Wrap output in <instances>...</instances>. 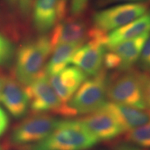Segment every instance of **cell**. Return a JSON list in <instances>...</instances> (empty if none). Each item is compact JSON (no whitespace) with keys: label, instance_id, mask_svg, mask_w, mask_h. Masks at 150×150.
Returning <instances> with one entry per match:
<instances>
[{"label":"cell","instance_id":"1","mask_svg":"<svg viewBox=\"0 0 150 150\" xmlns=\"http://www.w3.org/2000/svg\"><path fill=\"white\" fill-rule=\"evenodd\" d=\"M99 140L79 120H63L50 135L20 150H88Z\"/></svg>","mask_w":150,"mask_h":150},{"label":"cell","instance_id":"2","mask_svg":"<svg viewBox=\"0 0 150 150\" xmlns=\"http://www.w3.org/2000/svg\"><path fill=\"white\" fill-rule=\"evenodd\" d=\"M109 76L106 70L86 79L70 100L63 105L61 115L65 117L86 115L97 111L106 102Z\"/></svg>","mask_w":150,"mask_h":150},{"label":"cell","instance_id":"3","mask_svg":"<svg viewBox=\"0 0 150 150\" xmlns=\"http://www.w3.org/2000/svg\"><path fill=\"white\" fill-rule=\"evenodd\" d=\"M52 52L50 38L45 35L24 43L16 56L15 74L19 83L27 86L42 74Z\"/></svg>","mask_w":150,"mask_h":150},{"label":"cell","instance_id":"4","mask_svg":"<svg viewBox=\"0 0 150 150\" xmlns=\"http://www.w3.org/2000/svg\"><path fill=\"white\" fill-rule=\"evenodd\" d=\"M140 75V72L131 69L110 77L107 89L110 102L141 109L147 108L142 95Z\"/></svg>","mask_w":150,"mask_h":150},{"label":"cell","instance_id":"5","mask_svg":"<svg viewBox=\"0 0 150 150\" xmlns=\"http://www.w3.org/2000/svg\"><path fill=\"white\" fill-rule=\"evenodd\" d=\"M145 2L123 3L98 11L92 18L93 27L108 33L126 25L147 12Z\"/></svg>","mask_w":150,"mask_h":150},{"label":"cell","instance_id":"6","mask_svg":"<svg viewBox=\"0 0 150 150\" xmlns=\"http://www.w3.org/2000/svg\"><path fill=\"white\" fill-rule=\"evenodd\" d=\"M61 121L48 114H34L26 118L13 130L10 141L15 145L20 146L40 141L51 134Z\"/></svg>","mask_w":150,"mask_h":150},{"label":"cell","instance_id":"7","mask_svg":"<svg viewBox=\"0 0 150 150\" xmlns=\"http://www.w3.org/2000/svg\"><path fill=\"white\" fill-rule=\"evenodd\" d=\"M29 108L34 114L48 112L61 115L63 104L52 88L45 70L29 85L25 86Z\"/></svg>","mask_w":150,"mask_h":150},{"label":"cell","instance_id":"8","mask_svg":"<svg viewBox=\"0 0 150 150\" xmlns=\"http://www.w3.org/2000/svg\"><path fill=\"white\" fill-rule=\"evenodd\" d=\"M67 0H35L33 5V21L35 29L46 33L65 18Z\"/></svg>","mask_w":150,"mask_h":150},{"label":"cell","instance_id":"9","mask_svg":"<svg viewBox=\"0 0 150 150\" xmlns=\"http://www.w3.org/2000/svg\"><path fill=\"white\" fill-rule=\"evenodd\" d=\"M88 29L86 21L81 17L63 19L56 24L49 38L52 51L61 44H84L88 38Z\"/></svg>","mask_w":150,"mask_h":150},{"label":"cell","instance_id":"10","mask_svg":"<svg viewBox=\"0 0 150 150\" xmlns=\"http://www.w3.org/2000/svg\"><path fill=\"white\" fill-rule=\"evenodd\" d=\"M106 46L94 40H88L74 52L70 64L77 67L87 76H95L102 70Z\"/></svg>","mask_w":150,"mask_h":150},{"label":"cell","instance_id":"11","mask_svg":"<svg viewBox=\"0 0 150 150\" xmlns=\"http://www.w3.org/2000/svg\"><path fill=\"white\" fill-rule=\"evenodd\" d=\"M85 128L99 140H110L125 133L113 116L99 110L79 119Z\"/></svg>","mask_w":150,"mask_h":150},{"label":"cell","instance_id":"12","mask_svg":"<svg viewBox=\"0 0 150 150\" xmlns=\"http://www.w3.org/2000/svg\"><path fill=\"white\" fill-rule=\"evenodd\" d=\"M87 75L77 67L67 66L57 74L48 76L50 83L63 104L73 97Z\"/></svg>","mask_w":150,"mask_h":150},{"label":"cell","instance_id":"13","mask_svg":"<svg viewBox=\"0 0 150 150\" xmlns=\"http://www.w3.org/2000/svg\"><path fill=\"white\" fill-rule=\"evenodd\" d=\"M0 102L17 119L27 115L29 108V99L25 88L12 79L6 78L0 93Z\"/></svg>","mask_w":150,"mask_h":150},{"label":"cell","instance_id":"14","mask_svg":"<svg viewBox=\"0 0 150 150\" xmlns=\"http://www.w3.org/2000/svg\"><path fill=\"white\" fill-rule=\"evenodd\" d=\"M99 110L110 113L117 120L125 132L150 122V108H138L118 103L106 102Z\"/></svg>","mask_w":150,"mask_h":150},{"label":"cell","instance_id":"15","mask_svg":"<svg viewBox=\"0 0 150 150\" xmlns=\"http://www.w3.org/2000/svg\"><path fill=\"white\" fill-rule=\"evenodd\" d=\"M150 32V12L129 22L126 25L114 30L107 35L106 49Z\"/></svg>","mask_w":150,"mask_h":150},{"label":"cell","instance_id":"16","mask_svg":"<svg viewBox=\"0 0 150 150\" xmlns=\"http://www.w3.org/2000/svg\"><path fill=\"white\" fill-rule=\"evenodd\" d=\"M149 33H144L131 40L124 41L112 47L108 50H111L119 56L121 61L120 72L131 70L138 61L140 54Z\"/></svg>","mask_w":150,"mask_h":150},{"label":"cell","instance_id":"17","mask_svg":"<svg viewBox=\"0 0 150 150\" xmlns=\"http://www.w3.org/2000/svg\"><path fill=\"white\" fill-rule=\"evenodd\" d=\"M82 45L61 44L56 46L52 51V55L45 66V72L48 76L59 73L70 64L73 54Z\"/></svg>","mask_w":150,"mask_h":150},{"label":"cell","instance_id":"18","mask_svg":"<svg viewBox=\"0 0 150 150\" xmlns=\"http://www.w3.org/2000/svg\"><path fill=\"white\" fill-rule=\"evenodd\" d=\"M126 141L138 147L150 149V122L127 131Z\"/></svg>","mask_w":150,"mask_h":150},{"label":"cell","instance_id":"19","mask_svg":"<svg viewBox=\"0 0 150 150\" xmlns=\"http://www.w3.org/2000/svg\"><path fill=\"white\" fill-rule=\"evenodd\" d=\"M14 52L13 45L0 33V65H8L13 57Z\"/></svg>","mask_w":150,"mask_h":150},{"label":"cell","instance_id":"20","mask_svg":"<svg viewBox=\"0 0 150 150\" xmlns=\"http://www.w3.org/2000/svg\"><path fill=\"white\" fill-rule=\"evenodd\" d=\"M103 66H104L105 70H115L120 72L121 61L115 52L108 50V52L104 54Z\"/></svg>","mask_w":150,"mask_h":150},{"label":"cell","instance_id":"21","mask_svg":"<svg viewBox=\"0 0 150 150\" xmlns=\"http://www.w3.org/2000/svg\"><path fill=\"white\" fill-rule=\"evenodd\" d=\"M138 61L141 68L146 72H150V33L144 44Z\"/></svg>","mask_w":150,"mask_h":150},{"label":"cell","instance_id":"22","mask_svg":"<svg viewBox=\"0 0 150 150\" xmlns=\"http://www.w3.org/2000/svg\"><path fill=\"white\" fill-rule=\"evenodd\" d=\"M142 95L147 108H150V72H140Z\"/></svg>","mask_w":150,"mask_h":150},{"label":"cell","instance_id":"23","mask_svg":"<svg viewBox=\"0 0 150 150\" xmlns=\"http://www.w3.org/2000/svg\"><path fill=\"white\" fill-rule=\"evenodd\" d=\"M89 0H71L70 11L72 16L81 17L88 6Z\"/></svg>","mask_w":150,"mask_h":150},{"label":"cell","instance_id":"24","mask_svg":"<svg viewBox=\"0 0 150 150\" xmlns=\"http://www.w3.org/2000/svg\"><path fill=\"white\" fill-rule=\"evenodd\" d=\"M9 125V119L2 108L0 107V136L5 132Z\"/></svg>","mask_w":150,"mask_h":150},{"label":"cell","instance_id":"25","mask_svg":"<svg viewBox=\"0 0 150 150\" xmlns=\"http://www.w3.org/2000/svg\"><path fill=\"white\" fill-rule=\"evenodd\" d=\"M145 0H98L99 6L112 4L115 3H131V2H144Z\"/></svg>","mask_w":150,"mask_h":150},{"label":"cell","instance_id":"26","mask_svg":"<svg viewBox=\"0 0 150 150\" xmlns=\"http://www.w3.org/2000/svg\"><path fill=\"white\" fill-rule=\"evenodd\" d=\"M19 7L22 13L27 15L29 13L32 4V0H18Z\"/></svg>","mask_w":150,"mask_h":150},{"label":"cell","instance_id":"27","mask_svg":"<svg viewBox=\"0 0 150 150\" xmlns=\"http://www.w3.org/2000/svg\"><path fill=\"white\" fill-rule=\"evenodd\" d=\"M114 150H141L140 147L128 142H120L115 145Z\"/></svg>","mask_w":150,"mask_h":150},{"label":"cell","instance_id":"28","mask_svg":"<svg viewBox=\"0 0 150 150\" xmlns=\"http://www.w3.org/2000/svg\"><path fill=\"white\" fill-rule=\"evenodd\" d=\"M5 80H6V77H4L2 76H0V93H1V89H2V87L4 86V83Z\"/></svg>","mask_w":150,"mask_h":150},{"label":"cell","instance_id":"29","mask_svg":"<svg viewBox=\"0 0 150 150\" xmlns=\"http://www.w3.org/2000/svg\"><path fill=\"white\" fill-rule=\"evenodd\" d=\"M6 1L10 6H15L17 2H18V0H6Z\"/></svg>","mask_w":150,"mask_h":150},{"label":"cell","instance_id":"30","mask_svg":"<svg viewBox=\"0 0 150 150\" xmlns=\"http://www.w3.org/2000/svg\"><path fill=\"white\" fill-rule=\"evenodd\" d=\"M0 150H3V149H2V148H1V147H0Z\"/></svg>","mask_w":150,"mask_h":150},{"label":"cell","instance_id":"31","mask_svg":"<svg viewBox=\"0 0 150 150\" xmlns=\"http://www.w3.org/2000/svg\"><path fill=\"white\" fill-rule=\"evenodd\" d=\"M103 150H104V149H103Z\"/></svg>","mask_w":150,"mask_h":150}]
</instances>
